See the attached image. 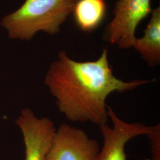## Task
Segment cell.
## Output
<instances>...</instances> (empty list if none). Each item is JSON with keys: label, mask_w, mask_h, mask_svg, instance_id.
<instances>
[{"label": "cell", "mask_w": 160, "mask_h": 160, "mask_svg": "<svg viewBox=\"0 0 160 160\" xmlns=\"http://www.w3.org/2000/svg\"><path fill=\"white\" fill-rule=\"evenodd\" d=\"M151 81H125L116 77L108 51L104 49L97 60L85 62L75 61L67 52H60L47 71L45 84L69 120L100 126L109 119L106 100L111 93L132 90Z\"/></svg>", "instance_id": "6da1fadb"}, {"label": "cell", "mask_w": 160, "mask_h": 160, "mask_svg": "<svg viewBox=\"0 0 160 160\" xmlns=\"http://www.w3.org/2000/svg\"><path fill=\"white\" fill-rule=\"evenodd\" d=\"M78 0H26L4 17L1 25L12 39L30 40L39 31L57 34Z\"/></svg>", "instance_id": "7a4b0ae2"}, {"label": "cell", "mask_w": 160, "mask_h": 160, "mask_svg": "<svg viewBox=\"0 0 160 160\" xmlns=\"http://www.w3.org/2000/svg\"><path fill=\"white\" fill-rule=\"evenodd\" d=\"M151 0H118L114 17L103 31V40L120 49L132 47L138 25L152 12Z\"/></svg>", "instance_id": "3957f363"}, {"label": "cell", "mask_w": 160, "mask_h": 160, "mask_svg": "<svg viewBox=\"0 0 160 160\" xmlns=\"http://www.w3.org/2000/svg\"><path fill=\"white\" fill-rule=\"evenodd\" d=\"M100 150L97 141L84 131L62 123L56 130L45 160H95Z\"/></svg>", "instance_id": "277c9868"}, {"label": "cell", "mask_w": 160, "mask_h": 160, "mask_svg": "<svg viewBox=\"0 0 160 160\" xmlns=\"http://www.w3.org/2000/svg\"><path fill=\"white\" fill-rule=\"evenodd\" d=\"M108 109L113 127L107 123L100 126L104 142L95 160H126V143L138 136L147 135L151 131L152 126L140 123H128L119 118L111 107L108 106Z\"/></svg>", "instance_id": "5b68a950"}, {"label": "cell", "mask_w": 160, "mask_h": 160, "mask_svg": "<svg viewBox=\"0 0 160 160\" xmlns=\"http://www.w3.org/2000/svg\"><path fill=\"white\" fill-rule=\"evenodd\" d=\"M16 122L23 133L25 160H45L57 130L53 122L37 118L29 109L22 111Z\"/></svg>", "instance_id": "8992f818"}, {"label": "cell", "mask_w": 160, "mask_h": 160, "mask_svg": "<svg viewBox=\"0 0 160 160\" xmlns=\"http://www.w3.org/2000/svg\"><path fill=\"white\" fill-rule=\"evenodd\" d=\"M151 17L144 35L136 38L132 47L139 52L150 67L160 63V7L152 9Z\"/></svg>", "instance_id": "52a82bcc"}, {"label": "cell", "mask_w": 160, "mask_h": 160, "mask_svg": "<svg viewBox=\"0 0 160 160\" xmlns=\"http://www.w3.org/2000/svg\"><path fill=\"white\" fill-rule=\"evenodd\" d=\"M106 12L105 0H78L72 14L78 28L84 32H90L102 23Z\"/></svg>", "instance_id": "ba28073f"}, {"label": "cell", "mask_w": 160, "mask_h": 160, "mask_svg": "<svg viewBox=\"0 0 160 160\" xmlns=\"http://www.w3.org/2000/svg\"><path fill=\"white\" fill-rule=\"evenodd\" d=\"M151 141L152 148V160H160V125L152 126L150 133L147 135Z\"/></svg>", "instance_id": "9c48e42d"}]
</instances>
